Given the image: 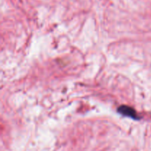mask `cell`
Segmentation results:
<instances>
[{
  "mask_svg": "<svg viewBox=\"0 0 151 151\" xmlns=\"http://www.w3.org/2000/svg\"><path fill=\"white\" fill-rule=\"evenodd\" d=\"M118 111L121 114L124 115V116H129V117L133 118L134 119H139L138 114H137V111H136L134 109H133L132 108L128 107L126 106H122L118 109Z\"/></svg>",
  "mask_w": 151,
  "mask_h": 151,
  "instance_id": "1",
  "label": "cell"
}]
</instances>
